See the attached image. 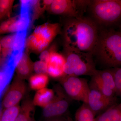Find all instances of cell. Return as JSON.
I'll list each match as a JSON object with an SVG mask.
<instances>
[{
	"mask_svg": "<svg viewBox=\"0 0 121 121\" xmlns=\"http://www.w3.org/2000/svg\"><path fill=\"white\" fill-rule=\"evenodd\" d=\"M98 33L94 21L83 16L69 17L64 26L65 48L93 53Z\"/></svg>",
	"mask_w": 121,
	"mask_h": 121,
	"instance_id": "obj_1",
	"label": "cell"
},
{
	"mask_svg": "<svg viewBox=\"0 0 121 121\" xmlns=\"http://www.w3.org/2000/svg\"><path fill=\"white\" fill-rule=\"evenodd\" d=\"M93 54L108 67H121V33L110 29L99 32Z\"/></svg>",
	"mask_w": 121,
	"mask_h": 121,
	"instance_id": "obj_2",
	"label": "cell"
},
{
	"mask_svg": "<svg viewBox=\"0 0 121 121\" xmlns=\"http://www.w3.org/2000/svg\"><path fill=\"white\" fill-rule=\"evenodd\" d=\"M65 51V76H92L97 72L92 52L66 48Z\"/></svg>",
	"mask_w": 121,
	"mask_h": 121,
	"instance_id": "obj_3",
	"label": "cell"
},
{
	"mask_svg": "<svg viewBox=\"0 0 121 121\" xmlns=\"http://www.w3.org/2000/svg\"><path fill=\"white\" fill-rule=\"evenodd\" d=\"M89 7L96 23L109 25L121 19V0H91Z\"/></svg>",
	"mask_w": 121,
	"mask_h": 121,
	"instance_id": "obj_4",
	"label": "cell"
},
{
	"mask_svg": "<svg viewBox=\"0 0 121 121\" xmlns=\"http://www.w3.org/2000/svg\"><path fill=\"white\" fill-rule=\"evenodd\" d=\"M91 0H54L49 7L50 12L56 15H64L69 17H83Z\"/></svg>",
	"mask_w": 121,
	"mask_h": 121,
	"instance_id": "obj_5",
	"label": "cell"
},
{
	"mask_svg": "<svg viewBox=\"0 0 121 121\" xmlns=\"http://www.w3.org/2000/svg\"><path fill=\"white\" fill-rule=\"evenodd\" d=\"M63 77L62 82L68 95L72 99L86 104L90 90L87 81L77 76Z\"/></svg>",
	"mask_w": 121,
	"mask_h": 121,
	"instance_id": "obj_6",
	"label": "cell"
},
{
	"mask_svg": "<svg viewBox=\"0 0 121 121\" xmlns=\"http://www.w3.org/2000/svg\"><path fill=\"white\" fill-rule=\"evenodd\" d=\"M115 101V97H108L97 90L90 89L86 104L95 115L114 105Z\"/></svg>",
	"mask_w": 121,
	"mask_h": 121,
	"instance_id": "obj_7",
	"label": "cell"
},
{
	"mask_svg": "<svg viewBox=\"0 0 121 121\" xmlns=\"http://www.w3.org/2000/svg\"><path fill=\"white\" fill-rule=\"evenodd\" d=\"M32 5V0H20V15L17 20L10 27L9 33L27 30L31 19Z\"/></svg>",
	"mask_w": 121,
	"mask_h": 121,
	"instance_id": "obj_8",
	"label": "cell"
},
{
	"mask_svg": "<svg viewBox=\"0 0 121 121\" xmlns=\"http://www.w3.org/2000/svg\"><path fill=\"white\" fill-rule=\"evenodd\" d=\"M26 87L23 81L17 79L12 84L3 101V105L5 108L16 105L23 97Z\"/></svg>",
	"mask_w": 121,
	"mask_h": 121,
	"instance_id": "obj_9",
	"label": "cell"
},
{
	"mask_svg": "<svg viewBox=\"0 0 121 121\" xmlns=\"http://www.w3.org/2000/svg\"><path fill=\"white\" fill-rule=\"evenodd\" d=\"M60 32L59 24L46 23L36 27L33 33L40 42L47 47Z\"/></svg>",
	"mask_w": 121,
	"mask_h": 121,
	"instance_id": "obj_10",
	"label": "cell"
},
{
	"mask_svg": "<svg viewBox=\"0 0 121 121\" xmlns=\"http://www.w3.org/2000/svg\"><path fill=\"white\" fill-rule=\"evenodd\" d=\"M58 96L54 97L52 101L44 107L43 114L45 117L52 118L58 117L67 111L69 107V102L61 95Z\"/></svg>",
	"mask_w": 121,
	"mask_h": 121,
	"instance_id": "obj_11",
	"label": "cell"
},
{
	"mask_svg": "<svg viewBox=\"0 0 121 121\" xmlns=\"http://www.w3.org/2000/svg\"><path fill=\"white\" fill-rule=\"evenodd\" d=\"M65 62V56L58 52L51 51L50 59L47 64V73L52 78L64 77Z\"/></svg>",
	"mask_w": 121,
	"mask_h": 121,
	"instance_id": "obj_12",
	"label": "cell"
},
{
	"mask_svg": "<svg viewBox=\"0 0 121 121\" xmlns=\"http://www.w3.org/2000/svg\"><path fill=\"white\" fill-rule=\"evenodd\" d=\"M121 103L113 105L95 118V121H120Z\"/></svg>",
	"mask_w": 121,
	"mask_h": 121,
	"instance_id": "obj_13",
	"label": "cell"
},
{
	"mask_svg": "<svg viewBox=\"0 0 121 121\" xmlns=\"http://www.w3.org/2000/svg\"><path fill=\"white\" fill-rule=\"evenodd\" d=\"M54 97V92L52 90L44 88L39 90L36 93L33 103L35 105L44 107L52 101Z\"/></svg>",
	"mask_w": 121,
	"mask_h": 121,
	"instance_id": "obj_14",
	"label": "cell"
},
{
	"mask_svg": "<svg viewBox=\"0 0 121 121\" xmlns=\"http://www.w3.org/2000/svg\"><path fill=\"white\" fill-rule=\"evenodd\" d=\"M91 77V78L102 83L116 93L114 78L110 69L97 70Z\"/></svg>",
	"mask_w": 121,
	"mask_h": 121,
	"instance_id": "obj_15",
	"label": "cell"
},
{
	"mask_svg": "<svg viewBox=\"0 0 121 121\" xmlns=\"http://www.w3.org/2000/svg\"><path fill=\"white\" fill-rule=\"evenodd\" d=\"M15 68L5 63L0 69V97L12 78Z\"/></svg>",
	"mask_w": 121,
	"mask_h": 121,
	"instance_id": "obj_16",
	"label": "cell"
},
{
	"mask_svg": "<svg viewBox=\"0 0 121 121\" xmlns=\"http://www.w3.org/2000/svg\"><path fill=\"white\" fill-rule=\"evenodd\" d=\"M33 68L31 62L26 53H24L16 67L17 71L21 78H27L31 74Z\"/></svg>",
	"mask_w": 121,
	"mask_h": 121,
	"instance_id": "obj_17",
	"label": "cell"
},
{
	"mask_svg": "<svg viewBox=\"0 0 121 121\" xmlns=\"http://www.w3.org/2000/svg\"><path fill=\"white\" fill-rule=\"evenodd\" d=\"M95 116L87 104L83 103L76 111L75 121H95Z\"/></svg>",
	"mask_w": 121,
	"mask_h": 121,
	"instance_id": "obj_18",
	"label": "cell"
},
{
	"mask_svg": "<svg viewBox=\"0 0 121 121\" xmlns=\"http://www.w3.org/2000/svg\"><path fill=\"white\" fill-rule=\"evenodd\" d=\"M48 78L45 74H37L33 75L29 79L30 87L34 90L44 89L47 85Z\"/></svg>",
	"mask_w": 121,
	"mask_h": 121,
	"instance_id": "obj_19",
	"label": "cell"
},
{
	"mask_svg": "<svg viewBox=\"0 0 121 121\" xmlns=\"http://www.w3.org/2000/svg\"><path fill=\"white\" fill-rule=\"evenodd\" d=\"M16 33L7 36L2 38L0 41L2 47V55L5 58H8L13 51V46L16 36Z\"/></svg>",
	"mask_w": 121,
	"mask_h": 121,
	"instance_id": "obj_20",
	"label": "cell"
},
{
	"mask_svg": "<svg viewBox=\"0 0 121 121\" xmlns=\"http://www.w3.org/2000/svg\"><path fill=\"white\" fill-rule=\"evenodd\" d=\"M27 30L16 33V35L13 46V51L24 50Z\"/></svg>",
	"mask_w": 121,
	"mask_h": 121,
	"instance_id": "obj_21",
	"label": "cell"
},
{
	"mask_svg": "<svg viewBox=\"0 0 121 121\" xmlns=\"http://www.w3.org/2000/svg\"><path fill=\"white\" fill-rule=\"evenodd\" d=\"M19 107L15 106L6 108L2 113L0 121H15L19 114Z\"/></svg>",
	"mask_w": 121,
	"mask_h": 121,
	"instance_id": "obj_22",
	"label": "cell"
},
{
	"mask_svg": "<svg viewBox=\"0 0 121 121\" xmlns=\"http://www.w3.org/2000/svg\"><path fill=\"white\" fill-rule=\"evenodd\" d=\"M14 0H0V21L10 17Z\"/></svg>",
	"mask_w": 121,
	"mask_h": 121,
	"instance_id": "obj_23",
	"label": "cell"
},
{
	"mask_svg": "<svg viewBox=\"0 0 121 121\" xmlns=\"http://www.w3.org/2000/svg\"><path fill=\"white\" fill-rule=\"evenodd\" d=\"M32 110V104L30 102L26 103L24 104L15 121H32L31 115Z\"/></svg>",
	"mask_w": 121,
	"mask_h": 121,
	"instance_id": "obj_24",
	"label": "cell"
},
{
	"mask_svg": "<svg viewBox=\"0 0 121 121\" xmlns=\"http://www.w3.org/2000/svg\"><path fill=\"white\" fill-rule=\"evenodd\" d=\"M110 69L114 78L116 95L121 98V67Z\"/></svg>",
	"mask_w": 121,
	"mask_h": 121,
	"instance_id": "obj_25",
	"label": "cell"
},
{
	"mask_svg": "<svg viewBox=\"0 0 121 121\" xmlns=\"http://www.w3.org/2000/svg\"><path fill=\"white\" fill-rule=\"evenodd\" d=\"M19 16L10 17L0 24V35L9 33L11 25L18 19Z\"/></svg>",
	"mask_w": 121,
	"mask_h": 121,
	"instance_id": "obj_26",
	"label": "cell"
},
{
	"mask_svg": "<svg viewBox=\"0 0 121 121\" xmlns=\"http://www.w3.org/2000/svg\"><path fill=\"white\" fill-rule=\"evenodd\" d=\"M33 68L37 74H45L47 71V65L46 63L41 60L35 63Z\"/></svg>",
	"mask_w": 121,
	"mask_h": 121,
	"instance_id": "obj_27",
	"label": "cell"
},
{
	"mask_svg": "<svg viewBox=\"0 0 121 121\" xmlns=\"http://www.w3.org/2000/svg\"><path fill=\"white\" fill-rule=\"evenodd\" d=\"M51 52L47 50L43 51L40 56V60L46 63L47 64L50 59Z\"/></svg>",
	"mask_w": 121,
	"mask_h": 121,
	"instance_id": "obj_28",
	"label": "cell"
},
{
	"mask_svg": "<svg viewBox=\"0 0 121 121\" xmlns=\"http://www.w3.org/2000/svg\"><path fill=\"white\" fill-rule=\"evenodd\" d=\"M50 121H62V120H59V119H53V120H51Z\"/></svg>",
	"mask_w": 121,
	"mask_h": 121,
	"instance_id": "obj_29",
	"label": "cell"
},
{
	"mask_svg": "<svg viewBox=\"0 0 121 121\" xmlns=\"http://www.w3.org/2000/svg\"><path fill=\"white\" fill-rule=\"evenodd\" d=\"M2 50V47H1V45L0 42V54Z\"/></svg>",
	"mask_w": 121,
	"mask_h": 121,
	"instance_id": "obj_30",
	"label": "cell"
},
{
	"mask_svg": "<svg viewBox=\"0 0 121 121\" xmlns=\"http://www.w3.org/2000/svg\"><path fill=\"white\" fill-rule=\"evenodd\" d=\"M120 27V28H119L120 29V31H119L121 33V25H120V27Z\"/></svg>",
	"mask_w": 121,
	"mask_h": 121,
	"instance_id": "obj_31",
	"label": "cell"
},
{
	"mask_svg": "<svg viewBox=\"0 0 121 121\" xmlns=\"http://www.w3.org/2000/svg\"><path fill=\"white\" fill-rule=\"evenodd\" d=\"M120 121H121V119H120Z\"/></svg>",
	"mask_w": 121,
	"mask_h": 121,
	"instance_id": "obj_32",
	"label": "cell"
}]
</instances>
